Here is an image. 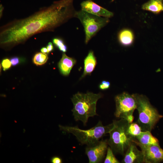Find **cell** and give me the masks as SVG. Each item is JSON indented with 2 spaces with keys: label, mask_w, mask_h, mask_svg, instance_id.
<instances>
[{
  "label": "cell",
  "mask_w": 163,
  "mask_h": 163,
  "mask_svg": "<svg viewBox=\"0 0 163 163\" xmlns=\"http://www.w3.org/2000/svg\"><path fill=\"white\" fill-rule=\"evenodd\" d=\"M73 0L54 1L25 18L15 19L0 28V44L11 48L23 43L37 34L54 31L74 17Z\"/></svg>",
  "instance_id": "cell-1"
},
{
  "label": "cell",
  "mask_w": 163,
  "mask_h": 163,
  "mask_svg": "<svg viewBox=\"0 0 163 163\" xmlns=\"http://www.w3.org/2000/svg\"><path fill=\"white\" fill-rule=\"evenodd\" d=\"M102 97L100 94L78 92L71 98L73 107L72 110L76 121H81L86 125L88 118L97 115L96 112L97 103Z\"/></svg>",
  "instance_id": "cell-2"
},
{
  "label": "cell",
  "mask_w": 163,
  "mask_h": 163,
  "mask_svg": "<svg viewBox=\"0 0 163 163\" xmlns=\"http://www.w3.org/2000/svg\"><path fill=\"white\" fill-rule=\"evenodd\" d=\"M113 123L104 126L99 121L94 126L88 129H80L77 126H68L59 125L60 130L71 133L74 135L82 145L92 146L97 144L107 134L109 133L113 126Z\"/></svg>",
  "instance_id": "cell-3"
},
{
  "label": "cell",
  "mask_w": 163,
  "mask_h": 163,
  "mask_svg": "<svg viewBox=\"0 0 163 163\" xmlns=\"http://www.w3.org/2000/svg\"><path fill=\"white\" fill-rule=\"evenodd\" d=\"M113 126L109 133L108 145L114 154L124 155L130 145L136 139L128 133L129 123L126 120L121 118L113 120Z\"/></svg>",
  "instance_id": "cell-4"
},
{
  "label": "cell",
  "mask_w": 163,
  "mask_h": 163,
  "mask_svg": "<svg viewBox=\"0 0 163 163\" xmlns=\"http://www.w3.org/2000/svg\"><path fill=\"white\" fill-rule=\"evenodd\" d=\"M136 101L138 112V124L142 131L151 132L159 120L163 117L151 104L145 96L133 94Z\"/></svg>",
  "instance_id": "cell-5"
},
{
  "label": "cell",
  "mask_w": 163,
  "mask_h": 163,
  "mask_svg": "<svg viewBox=\"0 0 163 163\" xmlns=\"http://www.w3.org/2000/svg\"><path fill=\"white\" fill-rule=\"evenodd\" d=\"M74 17L78 18L83 26L86 44L109 21L108 18L97 16L82 10L75 11Z\"/></svg>",
  "instance_id": "cell-6"
},
{
  "label": "cell",
  "mask_w": 163,
  "mask_h": 163,
  "mask_svg": "<svg viewBox=\"0 0 163 163\" xmlns=\"http://www.w3.org/2000/svg\"><path fill=\"white\" fill-rule=\"evenodd\" d=\"M116 110L115 116L124 119L130 123L134 120L133 113L136 108V100L133 94L124 92L115 97Z\"/></svg>",
  "instance_id": "cell-7"
},
{
  "label": "cell",
  "mask_w": 163,
  "mask_h": 163,
  "mask_svg": "<svg viewBox=\"0 0 163 163\" xmlns=\"http://www.w3.org/2000/svg\"><path fill=\"white\" fill-rule=\"evenodd\" d=\"M142 152L145 163H157L163 161V149L159 145H144L134 141Z\"/></svg>",
  "instance_id": "cell-8"
},
{
  "label": "cell",
  "mask_w": 163,
  "mask_h": 163,
  "mask_svg": "<svg viewBox=\"0 0 163 163\" xmlns=\"http://www.w3.org/2000/svg\"><path fill=\"white\" fill-rule=\"evenodd\" d=\"M108 144L107 140H100L96 145L92 146H87L85 152L87 156L89 163H99L102 162L107 153Z\"/></svg>",
  "instance_id": "cell-9"
},
{
  "label": "cell",
  "mask_w": 163,
  "mask_h": 163,
  "mask_svg": "<svg viewBox=\"0 0 163 163\" xmlns=\"http://www.w3.org/2000/svg\"><path fill=\"white\" fill-rule=\"evenodd\" d=\"M81 10L97 16L109 18L113 15V12L98 5L92 0L83 1L81 3Z\"/></svg>",
  "instance_id": "cell-10"
},
{
  "label": "cell",
  "mask_w": 163,
  "mask_h": 163,
  "mask_svg": "<svg viewBox=\"0 0 163 163\" xmlns=\"http://www.w3.org/2000/svg\"><path fill=\"white\" fill-rule=\"evenodd\" d=\"M137 145L134 142L129 146L124 154L122 162L123 163H144L143 155L142 152L139 150Z\"/></svg>",
  "instance_id": "cell-11"
},
{
  "label": "cell",
  "mask_w": 163,
  "mask_h": 163,
  "mask_svg": "<svg viewBox=\"0 0 163 163\" xmlns=\"http://www.w3.org/2000/svg\"><path fill=\"white\" fill-rule=\"evenodd\" d=\"M76 62V60L75 59L68 56L63 53L58 64L61 73L65 76L68 75Z\"/></svg>",
  "instance_id": "cell-12"
},
{
  "label": "cell",
  "mask_w": 163,
  "mask_h": 163,
  "mask_svg": "<svg viewBox=\"0 0 163 163\" xmlns=\"http://www.w3.org/2000/svg\"><path fill=\"white\" fill-rule=\"evenodd\" d=\"M136 139L139 143L143 145H159L158 139L153 136L150 131H142Z\"/></svg>",
  "instance_id": "cell-13"
},
{
  "label": "cell",
  "mask_w": 163,
  "mask_h": 163,
  "mask_svg": "<svg viewBox=\"0 0 163 163\" xmlns=\"http://www.w3.org/2000/svg\"><path fill=\"white\" fill-rule=\"evenodd\" d=\"M97 64V60L93 52L89 51L84 60V71L81 78L90 75L94 69Z\"/></svg>",
  "instance_id": "cell-14"
},
{
  "label": "cell",
  "mask_w": 163,
  "mask_h": 163,
  "mask_svg": "<svg viewBox=\"0 0 163 163\" xmlns=\"http://www.w3.org/2000/svg\"><path fill=\"white\" fill-rule=\"evenodd\" d=\"M142 9L155 14L163 11V0H149L142 6Z\"/></svg>",
  "instance_id": "cell-15"
},
{
  "label": "cell",
  "mask_w": 163,
  "mask_h": 163,
  "mask_svg": "<svg viewBox=\"0 0 163 163\" xmlns=\"http://www.w3.org/2000/svg\"><path fill=\"white\" fill-rule=\"evenodd\" d=\"M118 37L120 43L124 46L131 45L133 42L134 39L133 32L128 29L121 30L119 34Z\"/></svg>",
  "instance_id": "cell-16"
},
{
  "label": "cell",
  "mask_w": 163,
  "mask_h": 163,
  "mask_svg": "<svg viewBox=\"0 0 163 163\" xmlns=\"http://www.w3.org/2000/svg\"><path fill=\"white\" fill-rule=\"evenodd\" d=\"M48 59L47 54L38 53L36 54L33 59V62L37 66H40L46 62Z\"/></svg>",
  "instance_id": "cell-17"
},
{
  "label": "cell",
  "mask_w": 163,
  "mask_h": 163,
  "mask_svg": "<svg viewBox=\"0 0 163 163\" xmlns=\"http://www.w3.org/2000/svg\"><path fill=\"white\" fill-rule=\"evenodd\" d=\"M128 131L130 136L135 138L142 131L140 127L137 123L133 122L129 123Z\"/></svg>",
  "instance_id": "cell-18"
},
{
  "label": "cell",
  "mask_w": 163,
  "mask_h": 163,
  "mask_svg": "<svg viewBox=\"0 0 163 163\" xmlns=\"http://www.w3.org/2000/svg\"><path fill=\"white\" fill-rule=\"evenodd\" d=\"M114 153L109 146L108 147L106 155L104 161V163H119L120 161L116 158Z\"/></svg>",
  "instance_id": "cell-19"
},
{
  "label": "cell",
  "mask_w": 163,
  "mask_h": 163,
  "mask_svg": "<svg viewBox=\"0 0 163 163\" xmlns=\"http://www.w3.org/2000/svg\"><path fill=\"white\" fill-rule=\"evenodd\" d=\"M53 42L60 51L63 53L67 51V47L61 39L58 38H55L53 40Z\"/></svg>",
  "instance_id": "cell-20"
},
{
  "label": "cell",
  "mask_w": 163,
  "mask_h": 163,
  "mask_svg": "<svg viewBox=\"0 0 163 163\" xmlns=\"http://www.w3.org/2000/svg\"><path fill=\"white\" fill-rule=\"evenodd\" d=\"M2 65L3 70L5 71L9 69L11 67V63L10 60L8 58H5L2 60Z\"/></svg>",
  "instance_id": "cell-21"
},
{
  "label": "cell",
  "mask_w": 163,
  "mask_h": 163,
  "mask_svg": "<svg viewBox=\"0 0 163 163\" xmlns=\"http://www.w3.org/2000/svg\"><path fill=\"white\" fill-rule=\"evenodd\" d=\"M24 60V59L23 58L18 57H14L10 59L11 65L13 66H15L18 65L21 62H23Z\"/></svg>",
  "instance_id": "cell-22"
},
{
  "label": "cell",
  "mask_w": 163,
  "mask_h": 163,
  "mask_svg": "<svg viewBox=\"0 0 163 163\" xmlns=\"http://www.w3.org/2000/svg\"><path fill=\"white\" fill-rule=\"evenodd\" d=\"M110 86V82L107 81H103L99 85V88L102 90H104L108 89Z\"/></svg>",
  "instance_id": "cell-23"
},
{
  "label": "cell",
  "mask_w": 163,
  "mask_h": 163,
  "mask_svg": "<svg viewBox=\"0 0 163 163\" xmlns=\"http://www.w3.org/2000/svg\"><path fill=\"white\" fill-rule=\"evenodd\" d=\"M51 161L53 163H61L62 159L58 156L53 157L51 159Z\"/></svg>",
  "instance_id": "cell-24"
},
{
  "label": "cell",
  "mask_w": 163,
  "mask_h": 163,
  "mask_svg": "<svg viewBox=\"0 0 163 163\" xmlns=\"http://www.w3.org/2000/svg\"><path fill=\"white\" fill-rule=\"evenodd\" d=\"M48 53L52 51L54 49L53 43L51 42H49L46 46Z\"/></svg>",
  "instance_id": "cell-25"
},
{
  "label": "cell",
  "mask_w": 163,
  "mask_h": 163,
  "mask_svg": "<svg viewBox=\"0 0 163 163\" xmlns=\"http://www.w3.org/2000/svg\"><path fill=\"white\" fill-rule=\"evenodd\" d=\"M40 51L42 53H48L47 48L46 47L42 48L40 50Z\"/></svg>",
  "instance_id": "cell-26"
},
{
  "label": "cell",
  "mask_w": 163,
  "mask_h": 163,
  "mask_svg": "<svg viewBox=\"0 0 163 163\" xmlns=\"http://www.w3.org/2000/svg\"><path fill=\"white\" fill-rule=\"evenodd\" d=\"M4 7L3 5L1 4L0 5V18L2 16L3 11L4 10Z\"/></svg>",
  "instance_id": "cell-27"
},
{
  "label": "cell",
  "mask_w": 163,
  "mask_h": 163,
  "mask_svg": "<svg viewBox=\"0 0 163 163\" xmlns=\"http://www.w3.org/2000/svg\"><path fill=\"white\" fill-rule=\"evenodd\" d=\"M113 0H112V1H113Z\"/></svg>",
  "instance_id": "cell-28"
}]
</instances>
